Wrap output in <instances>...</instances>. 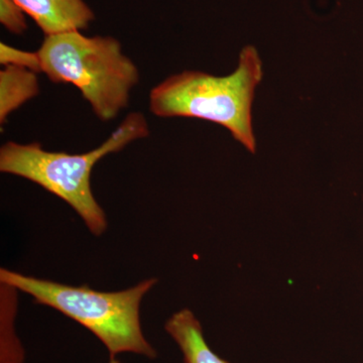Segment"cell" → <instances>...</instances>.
<instances>
[{"mask_svg":"<svg viewBox=\"0 0 363 363\" xmlns=\"http://www.w3.org/2000/svg\"><path fill=\"white\" fill-rule=\"evenodd\" d=\"M18 291L0 284V363H23L25 350L16 331Z\"/></svg>","mask_w":363,"mask_h":363,"instance_id":"obj_8","label":"cell"},{"mask_svg":"<svg viewBox=\"0 0 363 363\" xmlns=\"http://www.w3.org/2000/svg\"><path fill=\"white\" fill-rule=\"evenodd\" d=\"M0 64L4 67L28 69L37 74L43 73L42 60L39 52L23 51L6 43H0Z\"/></svg>","mask_w":363,"mask_h":363,"instance_id":"obj_9","label":"cell"},{"mask_svg":"<svg viewBox=\"0 0 363 363\" xmlns=\"http://www.w3.org/2000/svg\"><path fill=\"white\" fill-rule=\"evenodd\" d=\"M40 94L38 74L18 67L7 66L0 71V123L16 109Z\"/></svg>","mask_w":363,"mask_h":363,"instance_id":"obj_7","label":"cell"},{"mask_svg":"<svg viewBox=\"0 0 363 363\" xmlns=\"http://www.w3.org/2000/svg\"><path fill=\"white\" fill-rule=\"evenodd\" d=\"M262 76L259 51L247 45L230 75L219 77L201 71H184L164 79L150 90V111L162 118L188 117L219 124L250 154H255L252 104Z\"/></svg>","mask_w":363,"mask_h":363,"instance_id":"obj_1","label":"cell"},{"mask_svg":"<svg viewBox=\"0 0 363 363\" xmlns=\"http://www.w3.org/2000/svg\"><path fill=\"white\" fill-rule=\"evenodd\" d=\"M164 330L178 345L184 363H230L211 350L201 323L187 308L172 315L164 324Z\"/></svg>","mask_w":363,"mask_h":363,"instance_id":"obj_6","label":"cell"},{"mask_svg":"<svg viewBox=\"0 0 363 363\" xmlns=\"http://www.w3.org/2000/svg\"><path fill=\"white\" fill-rule=\"evenodd\" d=\"M43 73L54 83L78 88L101 121L128 106L140 81L138 67L113 37H87L80 30L45 35L39 51Z\"/></svg>","mask_w":363,"mask_h":363,"instance_id":"obj_4","label":"cell"},{"mask_svg":"<svg viewBox=\"0 0 363 363\" xmlns=\"http://www.w3.org/2000/svg\"><path fill=\"white\" fill-rule=\"evenodd\" d=\"M108 363H121V362H119L118 359H116V357H113V358L111 357V360H109Z\"/></svg>","mask_w":363,"mask_h":363,"instance_id":"obj_11","label":"cell"},{"mask_svg":"<svg viewBox=\"0 0 363 363\" xmlns=\"http://www.w3.org/2000/svg\"><path fill=\"white\" fill-rule=\"evenodd\" d=\"M26 11L16 0H0V23L14 35H21L28 28Z\"/></svg>","mask_w":363,"mask_h":363,"instance_id":"obj_10","label":"cell"},{"mask_svg":"<svg viewBox=\"0 0 363 363\" xmlns=\"http://www.w3.org/2000/svg\"><path fill=\"white\" fill-rule=\"evenodd\" d=\"M45 35L83 30L95 20L85 0H16Z\"/></svg>","mask_w":363,"mask_h":363,"instance_id":"obj_5","label":"cell"},{"mask_svg":"<svg viewBox=\"0 0 363 363\" xmlns=\"http://www.w3.org/2000/svg\"><path fill=\"white\" fill-rule=\"evenodd\" d=\"M0 284L13 286L30 295L37 304L52 308L82 325L104 343L111 358L121 353L157 357L140 322L143 298L157 285V279H145L126 290L99 292L88 286L64 285L1 267Z\"/></svg>","mask_w":363,"mask_h":363,"instance_id":"obj_3","label":"cell"},{"mask_svg":"<svg viewBox=\"0 0 363 363\" xmlns=\"http://www.w3.org/2000/svg\"><path fill=\"white\" fill-rule=\"evenodd\" d=\"M150 135L140 112H131L96 149L84 154L49 152L39 143L7 142L0 149V172L37 184L73 208L91 233L101 236L108 226L104 208L91 188V174L98 162Z\"/></svg>","mask_w":363,"mask_h":363,"instance_id":"obj_2","label":"cell"}]
</instances>
